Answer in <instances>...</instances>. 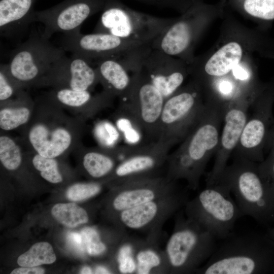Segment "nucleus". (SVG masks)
Segmentation results:
<instances>
[{"instance_id": "19", "label": "nucleus", "mask_w": 274, "mask_h": 274, "mask_svg": "<svg viewBox=\"0 0 274 274\" xmlns=\"http://www.w3.org/2000/svg\"><path fill=\"white\" fill-rule=\"evenodd\" d=\"M99 83L95 67L86 59L73 54H65L52 66L38 86H51L53 88H67L77 91H90Z\"/></svg>"}, {"instance_id": "13", "label": "nucleus", "mask_w": 274, "mask_h": 274, "mask_svg": "<svg viewBox=\"0 0 274 274\" xmlns=\"http://www.w3.org/2000/svg\"><path fill=\"white\" fill-rule=\"evenodd\" d=\"M149 44L109 33L82 34L80 30L64 34L60 40L64 51L84 57L92 64L101 59L121 57Z\"/></svg>"}, {"instance_id": "28", "label": "nucleus", "mask_w": 274, "mask_h": 274, "mask_svg": "<svg viewBox=\"0 0 274 274\" xmlns=\"http://www.w3.org/2000/svg\"><path fill=\"white\" fill-rule=\"evenodd\" d=\"M54 219L64 226L74 228L88 222L87 212L75 203H58L51 210Z\"/></svg>"}, {"instance_id": "3", "label": "nucleus", "mask_w": 274, "mask_h": 274, "mask_svg": "<svg viewBox=\"0 0 274 274\" xmlns=\"http://www.w3.org/2000/svg\"><path fill=\"white\" fill-rule=\"evenodd\" d=\"M216 239L183 209L175 215L173 231L164 249L169 274L196 273L217 248Z\"/></svg>"}, {"instance_id": "39", "label": "nucleus", "mask_w": 274, "mask_h": 274, "mask_svg": "<svg viewBox=\"0 0 274 274\" xmlns=\"http://www.w3.org/2000/svg\"><path fill=\"white\" fill-rule=\"evenodd\" d=\"M232 73L235 79L241 82H247L250 78L249 72L239 64L233 67Z\"/></svg>"}, {"instance_id": "24", "label": "nucleus", "mask_w": 274, "mask_h": 274, "mask_svg": "<svg viewBox=\"0 0 274 274\" xmlns=\"http://www.w3.org/2000/svg\"><path fill=\"white\" fill-rule=\"evenodd\" d=\"M85 150L83 165L87 174L94 179L111 176L120 162V146L110 149L100 147Z\"/></svg>"}, {"instance_id": "43", "label": "nucleus", "mask_w": 274, "mask_h": 274, "mask_svg": "<svg viewBox=\"0 0 274 274\" xmlns=\"http://www.w3.org/2000/svg\"><path fill=\"white\" fill-rule=\"evenodd\" d=\"M271 170L272 174L274 175V161H273L272 164L271 166Z\"/></svg>"}, {"instance_id": "34", "label": "nucleus", "mask_w": 274, "mask_h": 274, "mask_svg": "<svg viewBox=\"0 0 274 274\" xmlns=\"http://www.w3.org/2000/svg\"><path fill=\"white\" fill-rule=\"evenodd\" d=\"M101 185L97 182L76 183L70 186L66 191V197L74 201H82L98 194Z\"/></svg>"}, {"instance_id": "20", "label": "nucleus", "mask_w": 274, "mask_h": 274, "mask_svg": "<svg viewBox=\"0 0 274 274\" xmlns=\"http://www.w3.org/2000/svg\"><path fill=\"white\" fill-rule=\"evenodd\" d=\"M125 56L104 58L93 63L104 90L114 97H124L131 85L133 73Z\"/></svg>"}, {"instance_id": "35", "label": "nucleus", "mask_w": 274, "mask_h": 274, "mask_svg": "<svg viewBox=\"0 0 274 274\" xmlns=\"http://www.w3.org/2000/svg\"><path fill=\"white\" fill-rule=\"evenodd\" d=\"M23 89L19 88L10 76L7 63L0 66V101H6L16 96Z\"/></svg>"}, {"instance_id": "4", "label": "nucleus", "mask_w": 274, "mask_h": 274, "mask_svg": "<svg viewBox=\"0 0 274 274\" xmlns=\"http://www.w3.org/2000/svg\"><path fill=\"white\" fill-rule=\"evenodd\" d=\"M229 188L216 183L206 186L185 204L186 217L194 221L216 239L224 240L232 234L236 220L242 216Z\"/></svg>"}, {"instance_id": "26", "label": "nucleus", "mask_w": 274, "mask_h": 274, "mask_svg": "<svg viewBox=\"0 0 274 274\" xmlns=\"http://www.w3.org/2000/svg\"><path fill=\"white\" fill-rule=\"evenodd\" d=\"M243 56L239 44L231 42L218 50L206 62L203 70L210 77L222 78L228 75L239 63Z\"/></svg>"}, {"instance_id": "1", "label": "nucleus", "mask_w": 274, "mask_h": 274, "mask_svg": "<svg viewBox=\"0 0 274 274\" xmlns=\"http://www.w3.org/2000/svg\"><path fill=\"white\" fill-rule=\"evenodd\" d=\"M223 118L220 107L206 102L205 110L196 124L167 157L164 175L167 179L184 180L190 190L199 188L207 164L217 151Z\"/></svg>"}, {"instance_id": "38", "label": "nucleus", "mask_w": 274, "mask_h": 274, "mask_svg": "<svg viewBox=\"0 0 274 274\" xmlns=\"http://www.w3.org/2000/svg\"><path fill=\"white\" fill-rule=\"evenodd\" d=\"M66 244L68 248L76 254L83 256L86 249L81 234L77 232H69L66 235Z\"/></svg>"}, {"instance_id": "6", "label": "nucleus", "mask_w": 274, "mask_h": 274, "mask_svg": "<svg viewBox=\"0 0 274 274\" xmlns=\"http://www.w3.org/2000/svg\"><path fill=\"white\" fill-rule=\"evenodd\" d=\"M175 20L137 11L119 0H107L93 32L150 43Z\"/></svg>"}, {"instance_id": "40", "label": "nucleus", "mask_w": 274, "mask_h": 274, "mask_svg": "<svg viewBox=\"0 0 274 274\" xmlns=\"http://www.w3.org/2000/svg\"><path fill=\"white\" fill-rule=\"evenodd\" d=\"M45 270L40 267H22L14 269L11 274H42Z\"/></svg>"}, {"instance_id": "17", "label": "nucleus", "mask_w": 274, "mask_h": 274, "mask_svg": "<svg viewBox=\"0 0 274 274\" xmlns=\"http://www.w3.org/2000/svg\"><path fill=\"white\" fill-rule=\"evenodd\" d=\"M181 186L164 175L127 180L116 185L111 209L115 215L165 196Z\"/></svg>"}, {"instance_id": "27", "label": "nucleus", "mask_w": 274, "mask_h": 274, "mask_svg": "<svg viewBox=\"0 0 274 274\" xmlns=\"http://www.w3.org/2000/svg\"><path fill=\"white\" fill-rule=\"evenodd\" d=\"M115 125L126 145L136 147L146 144L145 134L136 118L121 102L115 117Z\"/></svg>"}, {"instance_id": "5", "label": "nucleus", "mask_w": 274, "mask_h": 274, "mask_svg": "<svg viewBox=\"0 0 274 274\" xmlns=\"http://www.w3.org/2000/svg\"><path fill=\"white\" fill-rule=\"evenodd\" d=\"M64 51L42 33L32 31L28 38L11 52L7 63L9 73L21 89L37 86L53 65L65 55Z\"/></svg>"}, {"instance_id": "23", "label": "nucleus", "mask_w": 274, "mask_h": 274, "mask_svg": "<svg viewBox=\"0 0 274 274\" xmlns=\"http://www.w3.org/2000/svg\"><path fill=\"white\" fill-rule=\"evenodd\" d=\"M159 244L145 237L140 238L135 254V274H169L165 252Z\"/></svg>"}, {"instance_id": "9", "label": "nucleus", "mask_w": 274, "mask_h": 274, "mask_svg": "<svg viewBox=\"0 0 274 274\" xmlns=\"http://www.w3.org/2000/svg\"><path fill=\"white\" fill-rule=\"evenodd\" d=\"M186 188L176 191L116 216L118 227L145 234V238L159 243L165 223L181 209L189 199Z\"/></svg>"}, {"instance_id": "22", "label": "nucleus", "mask_w": 274, "mask_h": 274, "mask_svg": "<svg viewBox=\"0 0 274 274\" xmlns=\"http://www.w3.org/2000/svg\"><path fill=\"white\" fill-rule=\"evenodd\" d=\"M46 98L60 107L83 110L90 114L108 106L114 98L103 90L92 95L90 91H77L67 88H53Z\"/></svg>"}, {"instance_id": "7", "label": "nucleus", "mask_w": 274, "mask_h": 274, "mask_svg": "<svg viewBox=\"0 0 274 274\" xmlns=\"http://www.w3.org/2000/svg\"><path fill=\"white\" fill-rule=\"evenodd\" d=\"M223 241L196 273L254 274L261 271L264 253L258 235L252 232L232 234Z\"/></svg>"}, {"instance_id": "41", "label": "nucleus", "mask_w": 274, "mask_h": 274, "mask_svg": "<svg viewBox=\"0 0 274 274\" xmlns=\"http://www.w3.org/2000/svg\"><path fill=\"white\" fill-rule=\"evenodd\" d=\"M113 273L111 270L104 266L98 265L97 266L94 270V273Z\"/></svg>"}, {"instance_id": "8", "label": "nucleus", "mask_w": 274, "mask_h": 274, "mask_svg": "<svg viewBox=\"0 0 274 274\" xmlns=\"http://www.w3.org/2000/svg\"><path fill=\"white\" fill-rule=\"evenodd\" d=\"M232 158V163L226 166L216 183L229 188L242 216L260 220L268 203L259 167L246 159Z\"/></svg>"}, {"instance_id": "29", "label": "nucleus", "mask_w": 274, "mask_h": 274, "mask_svg": "<svg viewBox=\"0 0 274 274\" xmlns=\"http://www.w3.org/2000/svg\"><path fill=\"white\" fill-rule=\"evenodd\" d=\"M56 259L52 246L47 242H40L19 256L17 263L21 267H35L43 264H51Z\"/></svg>"}, {"instance_id": "15", "label": "nucleus", "mask_w": 274, "mask_h": 274, "mask_svg": "<svg viewBox=\"0 0 274 274\" xmlns=\"http://www.w3.org/2000/svg\"><path fill=\"white\" fill-rule=\"evenodd\" d=\"M174 145L159 139L149 144L134 147L131 152L116 166L111 176L116 185L141 178L161 176L169 151Z\"/></svg>"}, {"instance_id": "25", "label": "nucleus", "mask_w": 274, "mask_h": 274, "mask_svg": "<svg viewBox=\"0 0 274 274\" xmlns=\"http://www.w3.org/2000/svg\"><path fill=\"white\" fill-rule=\"evenodd\" d=\"M0 128L11 131L27 124L32 115L29 96L23 89L14 99L1 102Z\"/></svg>"}, {"instance_id": "16", "label": "nucleus", "mask_w": 274, "mask_h": 274, "mask_svg": "<svg viewBox=\"0 0 274 274\" xmlns=\"http://www.w3.org/2000/svg\"><path fill=\"white\" fill-rule=\"evenodd\" d=\"M207 7L196 0L181 18L167 26L150 44L172 56L187 58L199 31V22Z\"/></svg>"}, {"instance_id": "12", "label": "nucleus", "mask_w": 274, "mask_h": 274, "mask_svg": "<svg viewBox=\"0 0 274 274\" xmlns=\"http://www.w3.org/2000/svg\"><path fill=\"white\" fill-rule=\"evenodd\" d=\"M107 1L64 0L47 9L35 11L32 22L44 24L42 34L48 39L56 32H76L87 19L102 11Z\"/></svg>"}, {"instance_id": "37", "label": "nucleus", "mask_w": 274, "mask_h": 274, "mask_svg": "<svg viewBox=\"0 0 274 274\" xmlns=\"http://www.w3.org/2000/svg\"><path fill=\"white\" fill-rule=\"evenodd\" d=\"M145 4L169 8L185 12L196 0H134Z\"/></svg>"}, {"instance_id": "18", "label": "nucleus", "mask_w": 274, "mask_h": 274, "mask_svg": "<svg viewBox=\"0 0 274 274\" xmlns=\"http://www.w3.org/2000/svg\"><path fill=\"white\" fill-rule=\"evenodd\" d=\"M138 57L141 68L165 99L181 87L187 70L173 56L149 44L140 49Z\"/></svg>"}, {"instance_id": "30", "label": "nucleus", "mask_w": 274, "mask_h": 274, "mask_svg": "<svg viewBox=\"0 0 274 274\" xmlns=\"http://www.w3.org/2000/svg\"><path fill=\"white\" fill-rule=\"evenodd\" d=\"M22 149L18 143L7 135L0 136V160L9 170L19 167L22 161Z\"/></svg>"}, {"instance_id": "36", "label": "nucleus", "mask_w": 274, "mask_h": 274, "mask_svg": "<svg viewBox=\"0 0 274 274\" xmlns=\"http://www.w3.org/2000/svg\"><path fill=\"white\" fill-rule=\"evenodd\" d=\"M82 236L86 251L91 256H99L106 250L105 245L101 242L96 230L90 227L82 229Z\"/></svg>"}, {"instance_id": "14", "label": "nucleus", "mask_w": 274, "mask_h": 274, "mask_svg": "<svg viewBox=\"0 0 274 274\" xmlns=\"http://www.w3.org/2000/svg\"><path fill=\"white\" fill-rule=\"evenodd\" d=\"M251 98L241 95L226 104L223 108L224 126L213 167L206 177V186L214 184L226 167L235 149L246 123Z\"/></svg>"}, {"instance_id": "32", "label": "nucleus", "mask_w": 274, "mask_h": 274, "mask_svg": "<svg viewBox=\"0 0 274 274\" xmlns=\"http://www.w3.org/2000/svg\"><path fill=\"white\" fill-rule=\"evenodd\" d=\"M94 133L100 147L105 149L116 147L122 138L116 125L106 120L100 121L95 124Z\"/></svg>"}, {"instance_id": "33", "label": "nucleus", "mask_w": 274, "mask_h": 274, "mask_svg": "<svg viewBox=\"0 0 274 274\" xmlns=\"http://www.w3.org/2000/svg\"><path fill=\"white\" fill-rule=\"evenodd\" d=\"M243 10L252 17L274 20V0H241Z\"/></svg>"}, {"instance_id": "10", "label": "nucleus", "mask_w": 274, "mask_h": 274, "mask_svg": "<svg viewBox=\"0 0 274 274\" xmlns=\"http://www.w3.org/2000/svg\"><path fill=\"white\" fill-rule=\"evenodd\" d=\"M206 108L195 82L180 88L165 99L161 115L159 137L174 146L182 142L196 124Z\"/></svg>"}, {"instance_id": "2", "label": "nucleus", "mask_w": 274, "mask_h": 274, "mask_svg": "<svg viewBox=\"0 0 274 274\" xmlns=\"http://www.w3.org/2000/svg\"><path fill=\"white\" fill-rule=\"evenodd\" d=\"M39 108L25 133L30 149L48 158L58 157L73 149L83 130L82 122L68 117L46 98Z\"/></svg>"}, {"instance_id": "42", "label": "nucleus", "mask_w": 274, "mask_h": 274, "mask_svg": "<svg viewBox=\"0 0 274 274\" xmlns=\"http://www.w3.org/2000/svg\"><path fill=\"white\" fill-rule=\"evenodd\" d=\"M80 273L83 274H90L94 273V271L89 266H84L81 270Z\"/></svg>"}, {"instance_id": "21", "label": "nucleus", "mask_w": 274, "mask_h": 274, "mask_svg": "<svg viewBox=\"0 0 274 274\" xmlns=\"http://www.w3.org/2000/svg\"><path fill=\"white\" fill-rule=\"evenodd\" d=\"M37 0H0V34L17 39L26 32L32 22Z\"/></svg>"}, {"instance_id": "31", "label": "nucleus", "mask_w": 274, "mask_h": 274, "mask_svg": "<svg viewBox=\"0 0 274 274\" xmlns=\"http://www.w3.org/2000/svg\"><path fill=\"white\" fill-rule=\"evenodd\" d=\"M32 163L35 169L40 172L41 176L47 181L57 184L63 181L56 158L45 157L36 153L32 157Z\"/></svg>"}, {"instance_id": "11", "label": "nucleus", "mask_w": 274, "mask_h": 274, "mask_svg": "<svg viewBox=\"0 0 274 274\" xmlns=\"http://www.w3.org/2000/svg\"><path fill=\"white\" fill-rule=\"evenodd\" d=\"M165 97L141 67L132 74L128 92L121 101L136 118L145 136L158 140L161 115Z\"/></svg>"}]
</instances>
